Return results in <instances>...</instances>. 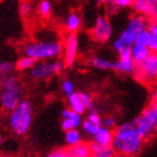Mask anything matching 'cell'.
<instances>
[{
	"label": "cell",
	"instance_id": "6da1fadb",
	"mask_svg": "<svg viewBox=\"0 0 157 157\" xmlns=\"http://www.w3.org/2000/svg\"><path fill=\"white\" fill-rule=\"evenodd\" d=\"M34 37L23 45V54L34 59L36 62L59 59L64 52V44L59 37L46 32V36Z\"/></svg>",
	"mask_w": 157,
	"mask_h": 157
},
{
	"label": "cell",
	"instance_id": "7a4b0ae2",
	"mask_svg": "<svg viewBox=\"0 0 157 157\" xmlns=\"http://www.w3.org/2000/svg\"><path fill=\"white\" fill-rule=\"evenodd\" d=\"M144 139L137 130L135 121L120 124L113 130L112 147L117 153H122L131 157L141 151Z\"/></svg>",
	"mask_w": 157,
	"mask_h": 157
},
{
	"label": "cell",
	"instance_id": "3957f363",
	"mask_svg": "<svg viewBox=\"0 0 157 157\" xmlns=\"http://www.w3.org/2000/svg\"><path fill=\"white\" fill-rule=\"evenodd\" d=\"M151 24V23H149L147 17L139 15V13L132 15L128 19L126 27L121 30L120 34L112 43L113 51L119 53L124 48H131L136 44V38L139 35V33H141L145 29H148Z\"/></svg>",
	"mask_w": 157,
	"mask_h": 157
},
{
	"label": "cell",
	"instance_id": "277c9868",
	"mask_svg": "<svg viewBox=\"0 0 157 157\" xmlns=\"http://www.w3.org/2000/svg\"><path fill=\"white\" fill-rule=\"evenodd\" d=\"M23 84L15 74L0 78V107L13 111L23 101Z\"/></svg>",
	"mask_w": 157,
	"mask_h": 157
},
{
	"label": "cell",
	"instance_id": "5b68a950",
	"mask_svg": "<svg viewBox=\"0 0 157 157\" xmlns=\"http://www.w3.org/2000/svg\"><path fill=\"white\" fill-rule=\"evenodd\" d=\"M33 122V109L27 100H23L9 115V127L18 136L26 135Z\"/></svg>",
	"mask_w": 157,
	"mask_h": 157
},
{
	"label": "cell",
	"instance_id": "8992f818",
	"mask_svg": "<svg viewBox=\"0 0 157 157\" xmlns=\"http://www.w3.org/2000/svg\"><path fill=\"white\" fill-rule=\"evenodd\" d=\"M134 121L144 140L154 136L157 132V105L151 102Z\"/></svg>",
	"mask_w": 157,
	"mask_h": 157
},
{
	"label": "cell",
	"instance_id": "52a82bcc",
	"mask_svg": "<svg viewBox=\"0 0 157 157\" xmlns=\"http://www.w3.org/2000/svg\"><path fill=\"white\" fill-rule=\"evenodd\" d=\"M65 67V64L61 59H52V61H42L36 62L35 66L29 71L32 78L36 81H45L53 76L57 75Z\"/></svg>",
	"mask_w": 157,
	"mask_h": 157
},
{
	"label": "cell",
	"instance_id": "ba28073f",
	"mask_svg": "<svg viewBox=\"0 0 157 157\" xmlns=\"http://www.w3.org/2000/svg\"><path fill=\"white\" fill-rule=\"evenodd\" d=\"M134 75L139 81H157V53H151L144 62L137 65Z\"/></svg>",
	"mask_w": 157,
	"mask_h": 157
},
{
	"label": "cell",
	"instance_id": "9c48e42d",
	"mask_svg": "<svg viewBox=\"0 0 157 157\" xmlns=\"http://www.w3.org/2000/svg\"><path fill=\"white\" fill-rule=\"evenodd\" d=\"M113 33L111 23L105 16H98L94 21V25L92 27L91 35L95 42L107 43L110 40Z\"/></svg>",
	"mask_w": 157,
	"mask_h": 157
},
{
	"label": "cell",
	"instance_id": "30bf717a",
	"mask_svg": "<svg viewBox=\"0 0 157 157\" xmlns=\"http://www.w3.org/2000/svg\"><path fill=\"white\" fill-rule=\"evenodd\" d=\"M64 52H63V62L65 66L71 67L75 63L78 51V37L76 34H67L64 38Z\"/></svg>",
	"mask_w": 157,
	"mask_h": 157
},
{
	"label": "cell",
	"instance_id": "8fae6325",
	"mask_svg": "<svg viewBox=\"0 0 157 157\" xmlns=\"http://www.w3.org/2000/svg\"><path fill=\"white\" fill-rule=\"evenodd\" d=\"M118 59L115 62L113 71L122 74H134L136 72V63L131 57V48H124L118 53Z\"/></svg>",
	"mask_w": 157,
	"mask_h": 157
},
{
	"label": "cell",
	"instance_id": "7c38bea8",
	"mask_svg": "<svg viewBox=\"0 0 157 157\" xmlns=\"http://www.w3.org/2000/svg\"><path fill=\"white\" fill-rule=\"evenodd\" d=\"M82 115H78L70 108L64 109L62 111V122L61 127L64 131H69L72 129H78L80 126H82Z\"/></svg>",
	"mask_w": 157,
	"mask_h": 157
},
{
	"label": "cell",
	"instance_id": "4fadbf2b",
	"mask_svg": "<svg viewBox=\"0 0 157 157\" xmlns=\"http://www.w3.org/2000/svg\"><path fill=\"white\" fill-rule=\"evenodd\" d=\"M135 11L148 18H154L157 15V0H134Z\"/></svg>",
	"mask_w": 157,
	"mask_h": 157
},
{
	"label": "cell",
	"instance_id": "5bb4252c",
	"mask_svg": "<svg viewBox=\"0 0 157 157\" xmlns=\"http://www.w3.org/2000/svg\"><path fill=\"white\" fill-rule=\"evenodd\" d=\"M82 26V19L81 16L78 13L73 11L70 13L66 16L65 20H64V28L69 34H76L78 30H80Z\"/></svg>",
	"mask_w": 157,
	"mask_h": 157
},
{
	"label": "cell",
	"instance_id": "9a60e30c",
	"mask_svg": "<svg viewBox=\"0 0 157 157\" xmlns=\"http://www.w3.org/2000/svg\"><path fill=\"white\" fill-rule=\"evenodd\" d=\"M91 156L90 157H113L116 154V151L112 146H101L92 141L89 144Z\"/></svg>",
	"mask_w": 157,
	"mask_h": 157
},
{
	"label": "cell",
	"instance_id": "2e32d148",
	"mask_svg": "<svg viewBox=\"0 0 157 157\" xmlns=\"http://www.w3.org/2000/svg\"><path fill=\"white\" fill-rule=\"evenodd\" d=\"M151 54V51L149 49L148 46L135 44L131 47V57L134 59V62L136 63V65H139L140 63L144 62L145 59H147Z\"/></svg>",
	"mask_w": 157,
	"mask_h": 157
},
{
	"label": "cell",
	"instance_id": "e0dca14e",
	"mask_svg": "<svg viewBox=\"0 0 157 157\" xmlns=\"http://www.w3.org/2000/svg\"><path fill=\"white\" fill-rule=\"evenodd\" d=\"M115 62L113 59H105V57H101V56H92L91 59H89V64L94 67V69L102 70V71H110L115 69Z\"/></svg>",
	"mask_w": 157,
	"mask_h": 157
},
{
	"label": "cell",
	"instance_id": "ac0fdd59",
	"mask_svg": "<svg viewBox=\"0 0 157 157\" xmlns=\"http://www.w3.org/2000/svg\"><path fill=\"white\" fill-rule=\"evenodd\" d=\"M93 141L97 144L101 145V146H112V141H113V131L111 129L102 127L99 129L94 137Z\"/></svg>",
	"mask_w": 157,
	"mask_h": 157
},
{
	"label": "cell",
	"instance_id": "d6986e66",
	"mask_svg": "<svg viewBox=\"0 0 157 157\" xmlns=\"http://www.w3.org/2000/svg\"><path fill=\"white\" fill-rule=\"evenodd\" d=\"M67 105H69V108L71 110H73V111L78 113V115H83L86 111V108H85V105L83 103V101H82L78 92H75L72 95L67 97Z\"/></svg>",
	"mask_w": 157,
	"mask_h": 157
},
{
	"label": "cell",
	"instance_id": "ffe728a7",
	"mask_svg": "<svg viewBox=\"0 0 157 157\" xmlns=\"http://www.w3.org/2000/svg\"><path fill=\"white\" fill-rule=\"evenodd\" d=\"M67 156L66 157H90L91 151H90V146L84 143H80L76 146L69 147L66 149Z\"/></svg>",
	"mask_w": 157,
	"mask_h": 157
},
{
	"label": "cell",
	"instance_id": "44dd1931",
	"mask_svg": "<svg viewBox=\"0 0 157 157\" xmlns=\"http://www.w3.org/2000/svg\"><path fill=\"white\" fill-rule=\"evenodd\" d=\"M16 70L17 71H20V72H25V71H30L33 69L35 64H36V61L29 56L23 55L20 56L19 59L16 61Z\"/></svg>",
	"mask_w": 157,
	"mask_h": 157
},
{
	"label": "cell",
	"instance_id": "7402d4cb",
	"mask_svg": "<svg viewBox=\"0 0 157 157\" xmlns=\"http://www.w3.org/2000/svg\"><path fill=\"white\" fill-rule=\"evenodd\" d=\"M34 11H35V7L32 0H23L19 5V13L20 16L25 18V19H29L33 16Z\"/></svg>",
	"mask_w": 157,
	"mask_h": 157
},
{
	"label": "cell",
	"instance_id": "603a6c76",
	"mask_svg": "<svg viewBox=\"0 0 157 157\" xmlns=\"http://www.w3.org/2000/svg\"><path fill=\"white\" fill-rule=\"evenodd\" d=\"M65 143L67 144L69 147L76 146L80 143H82V136L81 132L78 129H72L65 132Z\"/></svg>",
	"mask_w": 157,
	"mask_h": 157
},
{
	"label": "cell",
	"instance_id": "cb8c5ba5",
	"mask_svg": "<svg viewBox=\"0 0 157 157\" xmlns=\"http://www.w3.org/2000/svg\"><path fill=\"white\" fill-rule=\"evenodd\" d=\"M15 70H16L15 63L7 59H0V78L13 74Z\"/></svg>",
	"mask_w": 157,
	"mask_h": 157
},
{
	"label": "cell",
	"instance_id": "d4e9b609",
	"mask_svg": "<svg viewBox=\"0 0 157 157\" xmlns=\"http://www.w3.org/2000/svg\"><path fill=\"white\" fill-rule=\"evenodd\" d=\"M37 13L42 18H49L52 15V2L49 0H40L37 6Z\"/></svg>",
	"mask_w": 157,
	"mask_h": 157
},
{
	"label": "cell",
	"instance_id": "484cf974",
	"mask_svg": "<svg viewBox=\"0 0 157 157\" xmlns=\"http://www.w3.org/2000/svg\"><path fill=\"white\" fill-rule=\"evenodd\" d=\"M148 30H149V35H151L148 47L151 51V53H157V25L151 23L149 25Z\"/></svg>",
	"mask_w": 157,
	"mask_h": 157
},
{
	"label": "cell",
	"instance_id": "4316f807",
	"mask_svg": "<svg viewBox=\"0 0 157 157\" xmlns=\"http://www.w3.org/2000/svg\"><path fill=\"white\" fill-rule=\"evenodd\" d=\"M100 128H101V126L92 124L88 119H85V120L82 122V129H83V131H84L88 136H91V137H94Z\"/></svg>",
	"mask_w": 157,
	"mask_h": 157
},
{
	"label": "cell",
	"instance_id": "83f0119b",
	"mask_svg": "<svg viewBox=\"0 0 157 157\" xmlns=\"http://www.w3.org/2000/svg\"><path fill=\"white\" fill-rule=\"evenodd\" d=\"M61 90L66 97H70L72 95L73 93H75V86H74V83H73L70 78H64L61 83Z\"/></svg>",
	"mask_w": 157,
	"mask_h": 157
},
{
	"label": "cell",
	"instance_id": "f1b7e54d",
	"mask_svg": "<svg viewBox=\"0 0 157 157\" xmlns=\"http://www.w3.org/2000/svg\"><path fill=\"white\" fill-rule=\"evenodd\" d=\"M78 94H80V97H81L82 101H83V103H84L85 108H86V111H92V110H95L94 108V102H93V99H92V97L89 93H86V92H78Z\"/></svg>",
	"mask_w": 157,
	"mask_h": 157
},
{
	"label": "cell",
	"instance_id": "f546056e",
	"mask_svg": "<svg viewBox=\"0 0 157 157\" xmlns=\"http://www.w3.org/2000/svg\"><path fill=\"white\" fill-rule=\"evenodd\" d=\"M149 38H151L149 30L145 29V30H143L141 33H139V35L137 36V38H136V44L148 46V44H149Z\"/></svg>",
	"mask_w": 157,
	"mask_h": 157
},
{
	"label": "cell",
	"instance_id": "4dcf8cb0",
	"mask_svg": "<svg viewBox=\"0 0 157 157\" xmlns=\"http://www.w3.org/2000/svg\"><path fill=\"white\" fill-rule=\"evenodd\" d=\"M90 122L94 124H98V126H102V119L100 117V115L98 113L97 110H92V111H89V115H88V118H86Z\"/></svg>",
	"mask_w": 157,
	"mask_h": 157
},
{
	"label": "cell",
	"instance_id": "1f68e13d",
	"mask_svg": "<svg viewBox=\"0 0 157 157\" xmlns=\"http://www.w3.org/2000/svg\"><path fill=\"white\" fill-rule=\"evenodd\" d=\"M102 127L105 128H108V129H116V126H117V124H116V119L113 117H111V116H108V117H105L102 119Z\"/></svg>",
	"mask_w": 157,
	"mask_h": 157
},
{
	"label": "cell",
	"instance_id": "d6a6232c",
	"mask_svg": "<svg viewBox=\"0 0 157 157\" xmlns=\"http://www.w3.org/2000/svg\"><path fill=\"white\" fill-rule=\"evenodd\" d=\"M66 156H67L66 149H64V148H56V149H53L52 151H49L46 157H66Z\"/></svg>",
	"mask_w": 157,
	"mask_h": 157
},
{
	"label": "cell",
	"instance_id": "836d02e7",
	"mask_svg": "<svg viewBox=\"0 0 157 157\" xmlns=\"http://www.w3.org/2000/svg\"><path fill=\"white\" fill-rule=\"evenodd\" d=\"M119 8H127V7L132 6L134 0H115V2Z\"/></svg>",
	"mask_w": 157,
	"mask_h": 157
},
{
	"label": "cell",
	"instance_id": "e575fe53",
	"mask_svg": "<svg viewBox=\"0 0 157 157\" xmlns=\"http://www.w3.org/2000/svg\"><path fill=\"white\" fill-rule=\"evenodd\" d=\"M118 10H119V7L116 3H110V5H108L107 13H108L109 16H113V15H116L118 13Z\"/></svg>",
	"mask_w": 157,
	"mask_h": 157
},
{
	"label": "cell",
	"instance_id": "d590c367",
	"mask_svg": "<svg viewBox=\"0 0 157 157\" xmlns=\"http://www.w3.org/2000/svg\"><path fill=\"white\" fill-rule=\"evenodd\" d=\"M151 102L157 105V89L153 92V95H151Z\"/></svg>",
	"mask_w": 157,
	"mask_h": 157
},
{
	"label": "cell",
	"instance_id": "8d00e7d4",
	"mask_svg": "<svg viewBox=\"0 0 157 157\" xmlns=\"http://www.w3.org/2000/svg\"><path fill=\"white\" fill-rule=\"evenodd\" d=\"M99 3H107V5H110V3H113L115 0H97Z\"/></svg>",
	"mask_w": 157,
	"mask_h": 157
},
{
	"label": "cell",
	"instance_id": "74e56055",
	"mask_svg": "<svg viewBox=\"0 0 157 157\" xmlns=\"http://www.w3.org/2000/svg\"><path fill=\"white\" fill-rule=\"evenodd\" d=\"M113 157H129V156L122 154V153H117V151H116V154H115V156H113Z\"/></svg>",
	"mask_w": 157,
	"mask_h": 157
},
{
	"label": "cell",
	"instance_id": "f35d334b",
	"mask_svg": "<svg viewBox=\"0 0 157 157\" xmlns=\"http://www.w3.org/2000/svg\"><path fill=\"white\" fill-rule=\"evenodd\" d=\"M153 24H155V25H157V15L153 18Z\"/></svg>",
	"mask_w": 157,
	"mask_h": 157
},
{
	"label": "cell",
	"instance_id": "ab89813d",
	"mask_svg": "<svg viewBox=\"0 0 157 157\" xmlns=\"http://www.w3.org/2000/svg\"><path fill=\"white\" fill-rule=\"evenodd\" d=\"M2 143H3V138L1 137V136H0V146L2 145Z\"/></svg>",
	"mask_w": 157,
	"mask_h": 157
},
{
	"label": "cell",
	"instance_id": "60d3db41",
	"mask_svg": "<svg viewBox=\"0 0 157 157\" xmlns=\"http://www.w3.org/2000/svg\"><path fill=\"white\" fill-rule=\"evenodd\" d=\"M0 157H10V156H0Z\"/></svg>",
	"mask_w": 157,
	"mask_h": 157
}]
</instances>
